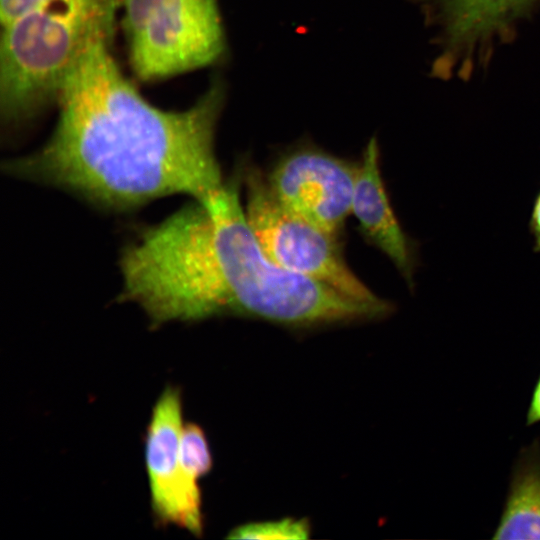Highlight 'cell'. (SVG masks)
Segmentation results:
<instances>
[{
  "instance_id": "obj_2",
  "label": "cell",
  "mask_w": 540,
  "mask_h": 540,
  "mask_svg": "<svg viewBox=\"0 0 540 540\" xmlns=\"http://www.w3.org/2000/svg\"><path fill=\"white\" fill-rule=\"evenodd\" d=\"M242 184L240 169L217 194L185 205L146 233L137 257V283L157 321L238 316L310 328L392 313L388 301L351 299L272 262L241 204Z\"/></svg>"
},
{
  "instance_id": "obj_8",
  "label": "cell",
  "mask_w": 540,
  "mask_h": 540,
  "mask_svg": "<svg viewBox=\"0 0 540 540\" xmlns=\"http://www.w3.org/2000/svg\"><path fill=\"white\" fill-rule=\"evenodd\" d=\"M536 0H421L440 27L443 49L434 70L439 76L466 74L476 57L487 56L495 41L512 37L515 23Z\"/></svg>"
},
{
  "instance_id": "obj_13",
  "label": "cell",
  "mask_w": 540,
  "mask_h": 540,
  "mask_svg": "<svg viewBox=\"0 0 540 540\" xmlns=\"http://www.w3.org/2000/svg\"><path fill=\"white\" fill-rule=\"evenodd\" d=\"M48 0H0L1 28L37 10Z\"/></svg>"
},
{
  "instance_id": "obj_14",
  "label": "cell",
  "mask_w": 540,
  "mask_h": 540,
  "mask_svg": "<svg viewBox=\"0 0 540 540\" xmlns=\"http://www.w3.org/2000/svg\"><path fill=\"white\" fill-rule=\"evenodd\" d=\"M529 227L534 239V249L540 252V190L533 204Z\"/></svg>"
},
{
  "instance_id": "obj_11",
  "label": "cell",
  "mask_w": 540,
  "mask_h": 540,
  "mask_svg": "<svg viewBox=\"0 0 540 540\" xmlns=\"http://www.w3.org/2000/svg\"><path fill=\"white\" fill-rule=\"evenodd\" d=\"M180 460L187 477L198 484L212 468L213 459L206 434L195 423H187L183 426Z\"/></svg>"
},
{
  "instance_id": "obj_5",
  "label": "cell",
  "mask_w": 540,
  "mask_h": 540,
  "mask_svg": "<svg viewBox=\"0 0 540 540\" xmlns=\"http://www.w3.org/2000/svg\"><path fill=\"white\" fill-rule=\"evenodd\" d=\"M245 213L267 257L292 273L321 282L360 302L382 304L347 264L339 235L286 209L273 196L258 168L243 169Z\"/></svg>"
},
{
  "instance_id": "obj_10",
  "label": "cell",
  "mask_w": 540,
  "mask_h": 540,
  "mask_svg": "<svg viewBox=\"0 0 540 540\" xmlns=\"http://www.w3.org/2000/svg\"><path fill=\"white\" fill-rule=\"evenodd\" d=\"M492 539L540 540V447L524 449L513 470L498 526Z\"/></svg>"
},
{
  "instance_id": "obj_6",
  "label": "cell",
  "mask_w": 540,
  "mask_h": 540,
  "mask_svg": "<svg viewBox=\"0 0 540 540\" xmlns=\"http://www.w3.org/2000/svg\"><path fill=\"white\" fill-rule=\"evenodd\" d=\"M356 173L354 163L303 144L282 155L265 179L286 209L339 235L351 214Z\"/></svg>"
},
{
  "instance_id": "obj_7",
  "label": "cell",
  "mask_w": 540,
  "mask_h": 540,
  "mask_svg": "<svg viewBox=\"0 0 540 540\" xmlns=\"http://www.w3.org/2000/svg\"><path fill=\"white\" fill-rule=\"evenodd\" d=\"M183 426L180 390L168 386L153 407L145 437L151 508L158 523L200 537L204 527L201 490L187 477L180 460Z\"/></svg>"
},
{
  "instance_id": "obj_9",
  "label": "cell",
  "mask_w": 540,
  "mask_h": 540,
  "mask_svg": "<svg viewBox=\"0 0 540 540\" xmlns=\"http://www.w3.org/2000/svg\"><path fill=\"white\" fill-rule=\"evenodd\" d=\"M351 214L357 219L366 242L384 253L412 288L415 245L392 208L381 175L380 152L375 138L370 139L357 165Z\"/></svg>"
},
{
  "instance_id": "obj_4",
  "label": "cell",
  "mask_w": 540,
  "mask_h": 540,
  "mask_svg": "<svg viewBox=\"0 0 540 540\" xmlns=\"http://www.w3.org/2000/svg\"><path fill=\"white\" fill-rule=\"evenodd\" d=\"M121 12L129 63L142 81L201 69L226 53L217 0H124Z\"/></svg>"
},
{
  "instance_id": "obj_12",
  "label": "cell",
  "mask_w": 540,
  "mask_h": 540,
  "mask_svg": "<svg viewBox=\"0 0 540 540\" xmlns=\"http://www.w3.org/2000/svg\"><path fill=\"white\" fill-rule=\"evenodd\" d=\"M311 526L306 518L251 522L232 529L229 539H309Z\"/></svg>"
},
{
  "instance_id": "obj_3",
  "label": "cell",
  "mask_w": 540,
  "mask_h": 540,
  "mask_svg": "<svg viewBox=\"0 0 540 540\" xmlns=\"http://www.w3.org/2000/svg\"><path fill=\"white\" fill-rule=\"evenodd\" d=\"M124 0H48L1 28L0 110L9 124L56 101L76 56L95 37L112 39Z\"/></svg>"
},
{
  "instance_id": "obj_1",
  "label": "cell",
  "mask_w": 540,
  "mask_h": 540,
  "mask_svg": "<svg viewBox=\"0 0 540 540\" xmlns=\"http://www.w3.org/2000/svg\"><path fill=\"white\" fill-rule=\"evenodd\" d=\"M110 44L107 37L86 43L60 85L50 138L7 171L113 211L174 194L209 199L226 182L215 153L223 81L215 78L187 109L163 110L125 77Z\"/></svg>"
},
{
  "instance_id": "obj_15",
  "label": "cell",
  "mask_w": 540,
  "mask_h": 540,
  "mask_svg": "<svg viewBox=\"0 0 540 540\" xmlns=\"http://www.w3.org/2000/svg\"><path fill=\"white\" fill-rule=\"evenodd\" d=\"M538 384H539V386H540V377H539V379H538Z\"/></svg>"
}]
</instances>
